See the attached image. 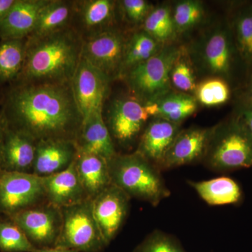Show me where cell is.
Wrapping results in <instances>:
<instances>
[{"mask_svg":"<svg viewBox=\"0 0 252 252\" xmlns=\"http://www.w3.org/2000/svg\"><path fill=\"white\" fill-rule=\"evenodd\" d=\"M1 119L36 143L76 141L84 121L71 83H23L10 93Z\"/></svg>","mask_w":252,"mask_h":252,"instance_id":"obj_1","label":"cell"},{"mask_svg":"<svg viewBox=\"0 0 252 252\" xmlns=\"http://www.w3.org/2000/svg\"><path fill=\"white\" fill-rule=\"evenodd\" d=\"M84 39L66 27L39 38H28L23 83H71L82 55Z\"/></svg>","mask_w":252,"mask_h":252,"instance_id":"obj_2","label":"cell"},{"mask_svg":"<svg viewBox=\"0 0 252 252\" xmlns=\"http://www.w3.org/2000/svg\"><path fill=\"white\" fill-rule=\"evenodd\" d=\"M108 165L112 184L122 189L130 198L140 199L157 206L170 195L152 162L137 152L117 154Z\"/></svg>","mask_w":252,"mask_h":252,"instance_id":"obj_3","label":"cell"},{"mask_svg":"<svg viewBox=\"0 0 252 252\" xmlns=\"http://www.w3.org/2000/svg\"><path fill=\"white\" fill-rule=\"evenodd\" d=\"M180 50L174 46H164L153 57L126 73L124 78L133 97L147 104L170 94V72Z\"/></svg>","mask_w":252,"mask_h":252,"instance_id":"obj_4","label":"cell"},{"mask_svg":"<svg viewBox=\"0 0 252 252\" xmlns=\"http://www.w3.org/2000/svg\"><path fill=\"white\" fill-rule=\"evenodd\" d=\"M207 152L209 165L215 170L252 167V135L241 118L220 129L216 127Z\"/></svg>","mask_w":252,"mask_h":252,"instance_id":"obj_5","label":"cell"},{"mask_svg":"<svg viewBox=\"0 0 252 252\" xmlns=\"http://www.w3.org/2000/svg\"><path fill=\"white\" fill-rule=\"evenodd\" d=\"M61 210L62 228L55 248L99 252L107 246L94 217L92 200Z\"/></svg>","mask_w":252,"mask_h":252,"instance_id":"obj_6","label":"cell"},{"mask_svg":"<svg viewBox=\"0 0 252 252\" xmlns=\"http://www.w3.org/2000/svg\"><path fill=\"white\" fill-rule=\"evenodd\" d=\"M6 217L24 232L36 248H54L62 228V210L46 201Z\"/></svg>","mask_w":252,"mask_h":252,"instance_id":"obj_7","label":"cell"},{"mask_svg":"<svg viewBox=\"0 0 252 252\" xmlns=\"http://www.w3.org/2000/svg\"><path fill=\"white\" fill-rule=\"evenodd\" d=\"M45 201L41 177L25 172H0V212L5 216Z\"/></svg>","mask_w":252,"mask_h":252,"instance_id":"obj_8","label":"cell"},{"mask_svg":"<svg viewBox=\"0 0 252 252\" xmlns=\"http://www.w3.org/2000/svg\"><path fill=\"white\" fill-rule=\"evenodd\" d=\"M126 41L120 32L110 28L85 39L81 56L112 81L120 77Z\"/></svg>","mask_w":252,"mask_h":252,"instance_id":"obj_9","label":"cell"},{"mask_svg":"<svg viewBox=\"0 0 252 252\" xmlns=\"http://www.w3.org/2000/svg\"><path fill=\"white\" fill-rule=\"evenodd\" d=\"M111 81L81 56L71 84L76 103L84 120L94 113L102 112Z\"/></svg>","mask_w":252,"mask_h":252,"instance_id":"obj_10","label":"cell"},{"mask_svg":"<svg viewBox=\"0 0 252 252\" xmlns=\"http://www.w3.org/2000/svg\"><path fill=\"white\" fill-rule=\"evenodd\" d=\"M149 117L145 104L135 97H123L111 104L105 123L114 140L128 145L139 135Z\"/></svg>","mask_w":252,"mask_h":252,"instance_id":"obj_11","label":"cell"},{"mask_svg":"<svg viewBox=\"0 0 252 252\" xmlns=\"http://www.w3.org/2000/svg\"><path fill=\"white\" fill-rule=\"evenodd\" d=\"M130 200L122 189L112 184L92 200L94 219L107 245L124 224Z\"/></svg>","mask_w":252,"mask_h":252,"instance_id":"obj_12","label":"cell"},{"mask_svg":"<svg viewBox=\"0 0 252 252\" xmlns=\"http://www.w3.org/2000/svg\"><path fill=\"white\" fill-rule=\"evenodd\" d=\"M216 127L190 128L180 132L159 163L162 168L187 165L206 154Z\"/></svg>","mask_w":252,"mask_h":252,"instance_id":"obj_13","label":"cell"},{"mask_svg":"<svg viewBox=\"0 0 252 252\" xmlns=\"http://www.w3.org/2000/svg\"><path fill=\"white\" fill-rule=\"evenodd\" d=\"M77 154L76 141H41L36 143L32 173L41 177L59 173L72 165Z\"/></svg>","mask_w":252,"mask_h":252,"instance_id":"obj_14","label":"cell"},{"mask_svg":"<svg viewBox=\"0 0 252 252\" xmlns=\"http://www.w3.org/2000/svg\"><path fill=\"white\" fill-rule=\"evenodd\" d=\"M75 160L63 172L41 177L47 203L61 209L89 200L79 180Z\"/></svg>","mask_w":252,"mask_h":252,"instance_id":"obj_15","label":"cell"},{"mask_svg":"<svg viewBox=\"0 0 252 252\" xmlns=\"http://www.w3.org/2000/svg\"><path fill=\"white\" fill-rule=\"evenodd\" d=\"M49 0H16L0 22V37L6 39H28L35 28L42 8Z\"/></svg>","mask_w":252,"mask_h":252,"instance_id":"obj_16","label":"cell"},{"mask_svg":"<svg viewBox=\"0 0 252 252\" xmlns=\"http://www.w3.org/2000/svg\"><path fill=\"white\" fill-rule=\"evenodd\" d=\"M76 143L79 152L98 156L107 162L117 154L102 112L83 121Z\"/></svg>","mask_w":252,"mask_h":252,"instance_id":"obj_17","label":"cell"},{"mask_svg":"<svg viewBox=\"0 0 252 252\" xmlns=\"http://www.w3.org/2000/svg\"><path fill=\"white\" fill-rule=\"evenodd\" d=\"M4 126L2 171L32 173L36 142L29 136L10 128L4 124Z\"/></svg>","mask_w":252,"mask_h":252,"instance_id":"obj_18","label":"cell"},{"mask_svg":"<svg viewBox=\"0 0 252 252\" xmlns=\"http://www.w3.org/2000/svg\"><path fill=\"white\" fill-rule=\"evenodd\" d=\"M180 132V124L154 118L142 134L136 152L159 165Z\"/></svg>","mask_w":252,"mask_h":252,"instance_id":"obj_19","label":"cell"},{"mask_svg":"<svg viewBox=\"0 0 252 252\" xmlns=\"http://www.w3.org/2000/svg\"><path fill=\"white\" fill-rule=\"evenodd\" d=\"M75 162L79 180L89 200H94L112 185L108 162L102 158L78 151Z\"/></svg>","mask_w":252,"mask_h":252,"instance_id":"obj_20","label":"cell"},{"mask_svg":"<svg viewBox=\"0 0 252 252\" xmlns=\"http://www.w3.org/2000/svg\"><path fill=\"white\" fill-rule=\"evenodd\" d=\"M202 60L205 69L217 76H225L231 69L233 48L228 33L216 30L210 34L203 44Z\"/></svg>","mask_w":252,"mask_h":252,"instance_id":"obj_21","label":"cell"},{"mask_svg":"<svg viewBox=\"0 0 252 252\" xmlns=\"http://www.w3.org/2000/svg\"><path fill=\"white\" fill-rule=\"evenodd\" d=\"M145 104L149 115L180 124L196 111L195 97L188 94H169L154 102Z\"/></svg>","mask_w":252,"mask_h":252,"instance_id":"obj_22","label":"cell"},{"mask_svg":"<svg viewBox=\"0 0 252 252\" xmlns=\"http://www.w3.org/2000/svg\"><path fill=\"white\" fill-rule=\"evenodd\" d=\"M204 201L210 205H223L240 201L242 190L236 182L221 177L203 182H189Z\"/></svg>","mask_w":252,"mask_h":252,"instance_id":"obj_23","label":"cell"},{"mask_svg":"<svg viewBox=\"0 0 252 252\" xmlns=\"http://www.w3.org/2000/svg\"><path fill=\"white\" fill-rule=\"evenodd\" d=\"M72 2L49 0L42 8L35 28L28 38H39L67 27L72 14Z\"/></svg>","mask_w":252,"mask_h":252,"instance_id":"obj_24","label":"cell"},{"mask_svg":"<svg viewBox=\"0 0 252 252\" xmlns=\"http://www.w3.org/2000/svg\"><path fill=\"white\" fill-rule=\"evenodd\" d=\"M161 44L143 31L137 32L126 41L120 77L132 68L153 57L162 49Z\"/></svg>","mask_w":252,"mask_h":252,"instance_id":"obj_25","label":"cell"},{"mask_svg":"<svg viewBox=\"0 0 252 252\" xmlns=\"http://www.w3.org/2000/svg\"><path fill=\"white\" fill-rule=\"evenodd\" d=\"M114 1L110 0L81 1L79 17L83 28L91 32L88 37L110 29L108 26L114 18Z\"/></svg>","mask_w":252,"mask_h":252,"instance_id":"obj_26","label":"cell"},{"mask_svg":"<svg viewBox=\"0 0 252 252\" xmlns=\"http://www.w3.org/2000/svg\"><path fill=\"white\" fill-rule=\"evenodd\" d=\"M27 39H6L0 44V82L19 77L24 64Z\"/></svg>","mask_w":252,"mask_h":252,"instance_id":"obj_27","label":"cell"},{"mask_svg":"<svg viewBox=\"0 0 252 252\" xmlns=\"http://www.w3.org/2000/svg\"><path fill=\"white\" fill-rule=\"evenodd\" d=\"M142 24V31L161 44L172 40L177 33L171 9L165 5L153 9Z\"/></svg>","mask_w":252,"mask_h":252,"instance_id":"obj_28","label":"cell"},{"mask_svg":"<svg viewBox=\"0 0 252 252\" xmlns=\"http://www.w3.org/2000/svg\"><path fill=\"white\" fill-rule=\"evenodd\" d=\"M36 248L9 218L0 220V252H32Z\"/></svg>","mask_w":252,"mask_h":252,"instance_id":"obj_29","label":"cell"},{"mask_svg":"<svg viewBox=\"0 0 252 252\" xmlns=\"http://www.w3.org/2000/svg\"><path fill=\"white\" fill-rule=\"evenodd\" d=\"M205 16L203 4L187 0L177 3L172 13L176 32H185L198 26Z\"/></svg>","mask_w":252,"mask_h":252,"instance_id":"obj_30","label":"cell"},{"mask_svg":"<svg viewBox=\"0 0 252 252\" xmlns=\"http://www.w3.org/2000/svg\"><path fill=\"white\" fill-rule=\"evenodd\" d=\"M195 99L207 107L225 103L230 97V89L224 81L212 78L200 83L195 89Z\"/></svg>","mask_w":252,"mask_h":252,"instance_id":"obj_31","label":"cell"},{"mask_svg":"<svg viewBox=\"0 0 252 252\" xmlns=\"http://www.w3.org/2000/svg\"><path fill=\"white\" fill-rule=\"evenodd\" d=\"M171 85L182 92H193L196 89L195 74L185 51L181 49L170 72Z\"/></svg>","mask_w":252,"mask_h":252,"instance_id":"obj_32","label":"cell"},{"mask_svg":"<svg viewBox=\"0 0 252 252\" xmlns=\"http://www.w3.org/2000/svg\"><path fill=\"white\" fill-rule=\"evenodd\" d=\"M235 31L240 56L246 62H252V10L240 15L235 24Z\"/></svg>","mask_w":252,"mask_h":252,"instance_id":"obj_33","label":"cell"},{"mask_svg":"<svg viewBox=\"0 0 252 252\" xmlns=\"http://www.w3.org/2000/svg\"><path fill=\"white\" fill-rule=\"evenodd\" d=\"M134 252H186L172 237L155 232L147 237Z\"/></svg>","mask_w":252,"mask_h":252,"instance_id":"obj_34","label":"cell"},{"mask_svg":"<svg viewBox=\"0 0 252 252\" xmlns=\"http://www.w3.org/2000/svg\"><path fill=\"white\" fill-rule=\"evenodd\" d=\"M120 8L127 21L135 24L143 23L153 10L152 5L144 0H124L120 1Z\"/></svg>","mask_w":252,"mask_h":252,"instance_id":"obj_35","label":"cell"},{"mask_svg":"<svg viewBox=\"0 0 252 252\" xmlns=\"http://www.w3.org/2000/svg\"><path fill=\"white\" fill-rule=\"evenodd\" d=\"M240 117L252 135V102H250L244 109Z\"/></svg>","mask_w":252,"mask_h":252,"instance_id":"obj_36","label":"cell"},{"mask_svg":"<svg viewBox=\"0 0 252 252\" xmlns=\"http://www.w3.org/2000/svg\"><path fill=\"white\" fill-rule=\"evenodd\" d=\"M16 0H0V22L4 18Z\"/></svg>","mask_w":252,"mask_h":252,"instance_id":"obj_37","label":"cell"},{"mask_svg":"<svg viewBox=\"0 0 252 252\" xmlns=\"http://www.w3.org/2000/svg\"><path fill=\"white\" fill-rule=\"evenodd\" d=\"M4 126L1 117H0V172L2 171L1 163H2V149L4 143Z\"/></svg>","mask_w":252,"mask_h":252,"instance_id":"obj_38","label":"cell"},{"mask_svg":"<svg viewBox=\"0 0 252 252\" xmlns=\"http://www.w3.org/2000/svg\"><path fill=\"white\" fill-rule=\"evenodd\" d=\"M32 252H79L77 250L59 248H36Z\"/></svg>","mask_w":252,"mask_h":252,"instance_id":"obj_39","label":"cell"},{"mask_svg":"<svg viewBox=\"0 0 252 252\" xmlns=\"http://www.w3.org/2000/svg\"><path fill=\"white\" fill-rule=\"evenodd\" d=\"M249 95H250V102H252V81L251 82V85L250 87V93H249Z\"/></svg>","mask_w":252,"mask_h":252,"instance_id":"obj_40","label":"cell"},{"mask_svg":"<svg viewBox=\"0 0 252 252\" xmlns=\"http://www.w3.org/2000/svg\"><path fill=\"white\" fill-rule=\"evenodd\" d=\"M0 117H1V116H0Z\"/></svg>","mask_w":252,"mask_h":252,"instance_id":"obj_41","label":"cell"}]
</instances>
